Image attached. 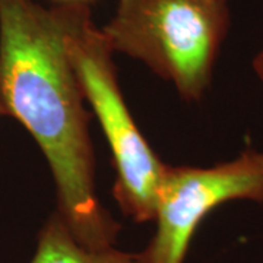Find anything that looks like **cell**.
<instances>
[{
  "label": "cell",
  "mask_w": 263,
  "mask_h": 263,
  "mask_svg": "<svg viewBox=\"0 0 263 263\" xmlns=\"http://www.w3.org/2000/svg\"><path fill=\"white\" fill-rule=\"evenodd\" d=\"M29 263H141L139 254L113 247L89 249L70 233L60 214L54 211L41 227L35 253Z\"/></svg>",
  "instance_id": "5"
},
{
  "label": "cell",
  "mask_w": 263,
  "mask_h": 263,
  "mask_svg": "<svg viewBox=\"0 0 263 263\" xmlns=\"http://www.w3.org/2000/svg\"><path fill=\"white\" fill-rule=\"evenodd\" d=\"M2 117H6V111H5L3 103H2V100H0V119H2Z\"/></svg>",
  "instance_id": "8"
},
{
  "label": "cell",
  "mask_w": 263,
  "mask_h": 263,
  "mask_svg": "<svg viewBox=\"0 0 263 263\" xmlns=\"http://www.w3.org/2000/svg\"><path fill=\"white\" fill-rule=\"evenodd\" d=\"M66 5V53L111 152L114 200L132 221L152 222L165 162L154 152L133 120L119 85L116 53L103 29L94 24L89 5Z\"/></svg>",
  "instance_id": "3"
},
{
  "label": "cell",
  "mask_w": 263,
  "mask_h": 263,
  "mask_svg": "<svg viewBox=\"0 0 263 263\" xmlns=\"http://www.w3.org/2000/svg\"><path fill=\"white\" fill-rule=\"evenodd\" d=\"M67 5L0 0V100L35 141L56 211L81 245L113 247L122 230L97 195L91 116L65 47Z\"/></svg>",
  "instance_id": "1"
},
{
  "label": "cell",
  "mask_w": 263,
  "mask_h": 263,
  "mask_svg": "<svg viewBox=\"0 0 263 263\" xmlns=\"http://www.w3.org/2000/svg\"><path fill=\"white\" fill-rule=\"evenodd\" d=\"M234 200L263 205V151L249 148L211 167L165 164L157 189L155 231L138 252L139 262L184 263L202 221Z\"/></svg>",
  "instance_id": "4"
},
{
  "label": "cell",
  "mask_w": 263,
  "mask_h": 263,
  "mask_svg": "<svg viewBox=\"0 0 263 263\" xmlns=\"http://www.w3.org/2000/svg\"><path fill=\"white\" fill-rule=\"evenodd\" d=\"M231 24L219 0H119L103 34L114 53L139 60L189 103L203 98Z\"/></svg>",
  "instance_id": "2"
},
{
  "label": "cell",
  "mask_w": 263,
  "mask_h": 263,
  "mask_svg": "<svg viewBox=\"0 0 263 263\" xmlns=\"http://www.w3.org/2000/svg\"><path fill=\"white\" fill-rule=\"evenodd\" d=\"M252 69H253L254 75L257 76L259 81L263 84V46L254 54L253 60H252Z\"/></svg>",
  "instance_id": "6"
},
{
  "label": "cell",
  "mask_w": 263,
  "mask_h": 263,
  "mask_svg": "<svg viewBox=\"0 0 263 263\" xmlns=\"http://www.w3.org/2000/svg\"><path fill=\"white\" fill-rule=\"evenodd\" d=\"M59 2H62V5H65V3H84V5H88L91 0H59Z\"/></svg>",
  "instance_id": "7"
},
{
  "label": "cell",
  "mask_w": 263,
  "mask_h": 263,
  "mask_svg": "<svg viewBox=\"0 0 263 263\" xmlns=\"http://www.w3.org/2000/svg\"><path fill=\"white\" fill-rule=\"evenodd\" d=\"M219 2H226V3H228V0H219Z\"/></svg>",
  "instance_id": "9"
}]
</instances>
